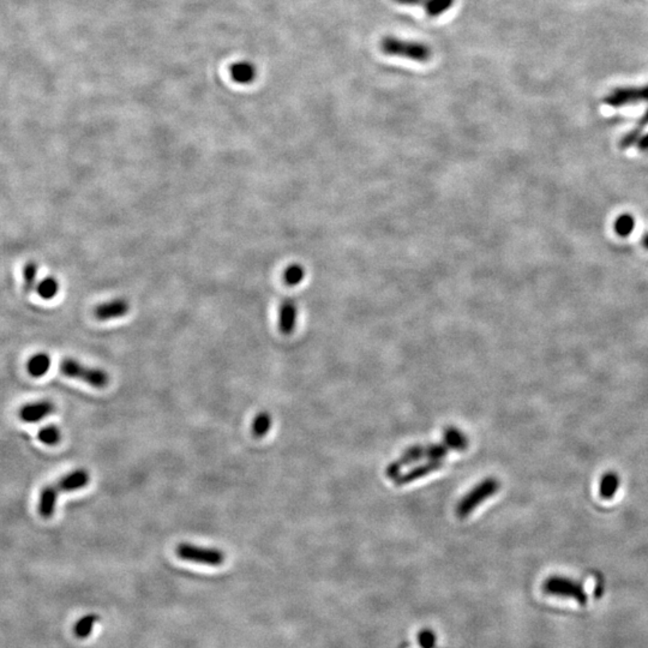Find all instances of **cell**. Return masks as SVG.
I'll return each mask as SVG.
<instances>
[{"instance_id":"9a60e30c","label":"cell","mask_w":648,"mask_h":648,"mask_svg":"<svg viewBox=\"0 0 648 648\" xmlns=\"http://www.w3.org/2000/svg\"><path fill=\"white\" fill-rule=\"evenodd\" d=\"M620 485H621V478H620L617 473H605V474L602 477L600 485H599V494L602 496V499H614L615 495L617 494Z\"/></svg>"},{"instance_id":"603a6c76","label":"cell","mask_w":648,"mask_h":648,"mask_svg":"<svg viewBox=\"0 0 648 648\" xmlns=\"http://www.w3.org/2000/svg\"><path fill=\"white\" fill-rule=\"evenodd\" d=\"M304 277H305V269L303 265H298V263L288 265L284 272L285 284L288 286L299 285L304 280Z\"/></svg>"},{"instance_id":"f1b7e54d","label":"cell","mask_w":648,"mask_h":648,"mask_svg":"<svg viewBox=\"0 0 648 648\" xmlns=\"http://www.w3.org/2000/svg\"><path fill=\"white\" fill-rule=\"evenodd\" d=\"M394 1L398 4L407 5V6H417V5L425 4L426 0H394Z\"/></svg>"},{"instance_id":"e0dca14e","label":"cell","mask_w":648,"mask_h":648,"mask_svg":"<svg viewBox=\"0 0 648 648\" xmlns=\"http://www.w3.org/2000/svg\"><path fill=\"white\" fill-rule=\"evenodd\" d=\"M255 69L249 63H237L230 66V76L238 83H250L255 78Z\"/></svg>"},{"instance_id":"d4e9b609","label":"cell","mask_w":648,"mask_h":648,"mask_svg":"<svg viewBox=\"0 0 648 648\" xmlns=\"http://www.w3.org/2000/svg\"><path fill=\"white\" fill-rule=\"evenodd\" d=\"M634 227H635V220L632 215H621V216H618L615 223V230L621 237H628L633 233Z\"/></svg>"},{"instance_id":"ac0fdd59","label":"cell","mask_w":648,"mask_h":648,"mask_svg":"<svg viewBox=\"0 0 648 648\" xmlns=\"http://www.w3.org/2000/svg\"><path fill=\"white\" fill-rule=\"evenodd\" d=\"M99 621V616L96 614H88L80 618L75 625L73 632L78 639H87L90 637L94 627Z\"/></svg>"},{"instance_id":"4fadbf2b","label":"cell","mask_w":648,"mask_h":648,"mask_svg":"<svg viewBox=\"0 0 648 648\" xmlns=\"http://www.w3.org/2000/svg\"><path fill=\"white\" fill-rule=\"evenodd\" d=\"M443 443L448 447L449 450L464 452L468 448V438L461 430L449 426L443 432Z\"/></svg>"},{"instance_id":"484cf974","label":"cell","mask_w":648,"mask_h":648,"mask_svg":"<svg viewBox=\"0 0 648 648\" xmlns=\"http://www.w3.org/2000/svg\"><path fill=\"white\" fill-rule=\"evenodd\" d=\"M449 453V448L445 443H431L425 445V457L427 460H442Z\"/></svg>"},{"instance_id":"9c48e42d","label":"cell","mask_w":648,"mask_h":648,"mask_svg":"<svg viewBox=\"0 0 648 648\" xmlns=\"http://www.w3.org/2000/svg\"><path fill=\"white\" fill-rule=\"evenodd\" d=\"M55 405L50 400H41L24 405L19 410V418L26 423H38L54 413Z\"/></svg>"},{"instance_id":"83f0119b","label":"cell","mask_w":648,"mask_h":648,"mask_svg":"<svg viewBox=\"0 0 648 648\" xmlns=\"http://www.w3.org/2000/svg\"><path fill=\"white\" fill-rule=\"evenodd\" d=\"M637 146L641 152L648 153V134H642V136H641V139H639Z\"/></svg>"},{"instance_id":"44dd1931","label":"cell","mask_w":648,"mask_h":648,"mask_svg":"<svg viewBox=\"0 0 648 648\" xmlns=\"http://www.w3.org/2000/svg\"><path fill=\"white\" fill-rule=\"evenodd\" d=\"M454 3H455V0H426L424 9H425L426 15L431 18H435L448 11L449 9L453 6Z\"/></svg>"},{"instance_id":"52a82bcc","label":"cell","mask_w":648,"mask_h":648,"mask_svg":"<svg viewBox=\"0 0 648 648\" xmlns=\"http://www.w3.org/2000/svg\"><path fill=\"white\" fill-rule=\"evenodd\" d=\"M607 106L614 108L625 107L628 105L648 102V85L642 87H620L609 92L604 99Z\"/></svg>"},{"instance_id":"f546056e","label":"cell","mask_w":648,"mask_h":648,"mask_svg":"<svg viewBox=\"0 0 648 648\" xmlns=\"http://www.w3.org/2000/svg\"><path fill=\"white\" fill-rule=\"evenodd\" d=\"M642 244H644V248L648 250V234H646L644 239H642Z\"/></svg>"},{"instance_id":"8992f818","label":"cell","mask_w":648,"mask_h":648,"mask_svg":"<svg viewBox=\"0 0 648 648\" xmlns=\"http://www.w3.org/2000/svg\"><path fill=\"white\" fill-rule=\"evenodd\" d=\"M176 556L192 563L218 567L225 562V553L214 548H204L190 543H181L176 548Z\"/></svg>"},{"instance_id":"3957f363","label":"cell","mask_w":648,"mask_h":648,"mask_svg":"<svg viewBox=\"0 0 648 648\" xmlns=\"http://www.w3.org/2000/svg\"><path fill=\"white\" fill-rule=\"evenodd\" d=\"M499 487H501V483L496 478L490 477V478L482 480L477 487H473L472 490L468 492L467 495H464L460 499V502L457 503V509H455L457 518L464 520L469 516L476 510L477 506H479L487 499H490L491 496L497 494Z\"/></svg>"},{"instance_id":"d6986e66","label":"cell","mask_w":648,"mask_h":648,"mask_svg":"<svg viewBox=\"0 0 648 648\" xmlns=\"http://www.w3.org/2000/svg\"><path fill=\"white\" fill-rule=\"evenodd\" d=\"M272 415L268 412H261L258 413L253 419L251 431H253V437L263 438L267 436L269 430L272 427Z\"/></svg>"},{"instance_id":"5b68a950","label":"cell","mask_w":648,"mask_h":648,"mask_svg":"<svg viewBox=\"0 0 648 648\" xmlns=\"http://www.w3.org/2000/svg\"><path fill=\"white\" fill-rule=\"evenodd\" d=\"M543 591L548 595L560 598L574 599L581 605L587 604V595L583 583L565 576L553 575L545 580L543 583Z\"/></svg>"},{"instance_id":"2e32d148","label":"cell","mask_w":648,"mask_h":648,"mask_svg":"<svg viewBox=\"0 0 648 648\" xmlns=\"http://www.w3.org/2000/svg\"><path fill=\"white\" fill-rule=\"evenodd\" d=\"M648 125V110L644 112V115L641 117L640 120L637 122V127H634L633 130L630 131L628 134L623 136L620 142V147L622 149H627V148H630V147L635 146L639 142V139H641L642 136V132H644V127Z\"/></svg>"},{"instance_id":"5bb4252c","label":"cell","mask_w":648,"mask_h":648,"mask_svg":"<svg viewBox=\"0 0 648 648\" xmlns=\"http://www.w3.org/2000/svg\"><path fill=\"white\" fill-rule=\"evenodd\" d=\"M28 372L35 378L45 376L51 368V358L47 353H36L28 361Z\"/></svg>"},{"instance_id":"6da1fadb","label":"cell","mask_w":648,"mask_h":648,"mask_svg":"<svg viewBox=\"0 0 648 648\" xmlns=\"http://www.w3.org/2000/svg\"><path fill=\"white\" fill-rule=\"evenodd\" d=\"M90 482V474L85 468H78L73 472H70L66 476L58 479L55 483L50 484L43 487L40 492L38 499V513L43 519H50L55 513L58 497L65 492L80 490L88 485Z\"/></svg>"},{"instance_id":"4316f807","label":"cell","mask_w":648,"mask_h":648,"mask_svg":"<svg viewBox=\"0 0 648 648\" xmlns=\"http://www.w3.org/2000/svg\"><path fill=\"white\" fill-rule=\"evenodd\" d=\"M419 642L424 648H432L435 644V635L431 630H423L419 635Z\"/></svg>"},{"instance_id":"30bf717a","label":"cell","mask_w":648,"mask_h":648,"mask_svg":"<svg viewBox=\"0 0 648 648\" xmlns=\"http://www.w3.org/2000/svg\"><path fill=\"white\" fill-rule=\"evenodd\" d=\"M130 310V304L124 298L110 300L106 303L99 304L94 310V315L99 321L120 319L127 315Z\"/></svg>"},{"instance_id":"8fae6325","label":"cell","mask_w":648,"mask_h":648,"mask_svg":"<svg viewBox=\"0 0 648 648\" xmlns=\"http://www.w3.org/2000/svg\"><path fill=\"white\" fill-rule=\"evenodd\" d=\"M442 467H443V461L427 460L425 464L415 466V467L412 468L410 471H407L406 473L400 474V476L394 480V483H395V485H398V487H403V485L413 483L415 480L429 476V474L436 472V471H438V469Z\"/></svg>"},{"instance_id":"7a4b0ae2","label":"cell","mask_w":648,"mask_h":648,"mask_svg":"<svg viewBox=\"0 0 648 648\" xmlns=\"http://www.w3.org/2000/svg\"><path fill=\"white\" fill-rule=\"evenodd\" d=\"M381 51L391 57L406 58L418 63H427L432 57V51L425 43L407 41L395 36H386L381 41Z\"/></svg>"},{"instance_id":"7c38bea8","label":"cell","mask_w":648,"mask_h":648,"mask_svg":"<svg viewBox=\"0 0 648 648\" xmlns=\"http://www.w3.org/2000/svg\"><path fill=\"white\" fill-rule=\"evenodd\" d=\"M298 307L292 298L282 300L279 310V329L284 335H290L296 329Z\"/></svg>"},{"instance_id":"cb8c5ba5","label":"cell","mask_w":648,"mask_h":648,"mask_svg":"<svg viewBox=\"0 0 648 648\" xmlns=\"http://www.w3.org/2000/svg\"><path fill=\"white\" fill-rule=\"evenodd\" d=\"M38 440L43 442V445H55L62 440L60 430L57 426L48 425L45 426L38 431Z\"/></svg>"},{"instance_id":"ba28073f","label":"cell","mask_w":648,"mask_h":648,"mask_svg":"<svg viewBox=\"0 0 648 648\" xmlns=\"http://www.w3.org/2000/svg\"><path fill=\"white\" fill-rule=\"evenodd\" d=\"M423 457H425V445L410 447V448L403 452V455L399 459H396L395 461H393L391 464H388L387 468H386V476L394 482L401 474L403 467L419 462Z\"/></svg>"},{"instance_id":"277c9868","label":"cell","mask_w":648,"mask_h":648,"mask_svg":"<svg viewBox=\"0 0 648 648\" xmlns=\"http://www.w3.org/2000/svg\"><path fill=\"white\" fill-rule=\"evenodd\" d=\"M59 368L63 375L70 378H76V380L83 381L92 387L102 389L106 388L110 383V376L107 372L102 368H92L87 366L81 361L73 359V358H66L59 365Z\"/></svg>"},{"instance_id":"ffe728a7","label":"cell","mask_w":648,"mask_h":648,"mask_svg":"<svg viewBox=\"0 0 648 648\" xmlns=\"http://www.w3.org/2000/svg\"><path fill=\"white\" fill-rule=\"evenodd\" d=\"M58 291H59V282L54 277H45L36 286V292L43 299H53L54 297L57 296Z\"/></svg>"},{"instance_id":"7402d4cb","label":"cell","mask_w":648,"mask_h":648,"mask_svg":"<svg viewBox=\"0 0 648 648\" xmlns=\"http://www.w3.org/2000/svg\"><path fill=\"white\" fill-rule=\"evenodd\" d=\"M38 267L35 262H28L23 267V286L26 293H31L36 290Z\"/></svg>"}]
</instances>
